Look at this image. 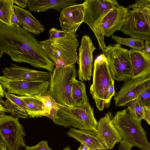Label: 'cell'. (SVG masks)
I'll use <instances>...</instances> for the list:
<instances>
[{
	"mask_svg": "<svg viewBox=\"0 0 150 150\" xmlns=\"http://www.w3.org/2000/svg\"><path fill=\"white\" fill-rule=\"evenodd\" d=\"M0 51L14 62L27 63L50 72L56 65L35 36L19 25H10L0 21Z\"/></svg>",
	"mask_w": 150,
	"mask_h": 150,
	"instance_id": "cell-1",
	"label": "cell"
},
{
	"mask_svg": "<svg viewBox=\"0 0 150 150\" xmlns=\"http://www.w3.org/2000/svg\"><path fill=\"white\" fill-rule=\"evenodd\" d=\"M114 83L106 57L101 54L94 61L93 81L90 89V93L99 110L109 107L115 92Z\"/></svg>",
	"mask_w": 150,
	"mask_h": 150,
	"instance_id": "cell-2",
	"label": "cell"
},
{
	"mask_svg": "<svg viewBox=\"0 0 150 150\" xmlns=\"http://www.w3.org/2000/svg\"><path fill=\"white\" fill-rule=\"evenodd\" d=\"M49 85L50 93L56 102L61 105L74 107L71 91L77 76L74 64L56 66L51 74Z\"/></svg>",
	"mask_w": 150,
	"mask_h": 150,
	"instance_id": "cell-3",
	"label": "cell"
},
{
	"mask_svg": "<svg viewBox=\"0 0 150 150\" xmlns=\"http://www.w3.org/2000/svg\"><path fill=\"white\" fill-rule=\"evenodd\" d=\"M58 104L59 108L56 117L52 120L54 124L65 127H72L80 129L97 131L98 122L88 102L73 108Z\"/></svg>",
	"mask_w": 150,
	"mask_h": 150,
	"instance_id": "cell-4",
	"label": "cell"
},
{
	"mask_svg": "<svg viewBox=\"0 0 150 150\" xmlns=\"http://www.w3.org/2000/svg\"><path fill=\"white\" fill-rule=\"evenodd\" d=\"M112 122L122 135L123 140L142 150H150V143L139 121L130 114L127 108L117 111Z\"/></svg>",
	"mask_w": 150,
	"mask_h": 150,
	"instance_id": "cell-5",
	"label": "cell"
},
{
	"mask_svg": "<svg viewBox=\"0 0 150 150\" xmlns=\"http://www.w3.org/2000/svg\"><path fill=\"white\" fill-rule=\"evenodd\" d=\"M75 34L70 33L58 39L40 41L45 52L56 66L74 64L77 62V49L79 42Z\"/></svg>",
	"mask_w": 150,
	"mask_h": 150,
	"instance_id": "cell-6",
	"label": "cell"
},
{
	"mask_svg": "<svg viewBox=\"0 0 150 150\" xmlns=\"http://www.w3.org/2000/svg\"><path fill=\"white\" fill-rule=\"evenodd\" d=\"M149 0H136L129 5V10L125 24L120 30L131 37L150 42V27L147 21L145 8Z\"/></svg>",
	"mask_w": 150,
	"mask_h": 150,
	"instance_id": "cell-7",
	"label": "cell"
},
{
	"mask_svg": "<svg viewBox=\"0 0 150 150\" xmlns=\"http://www.w3.org/2000/svg\"><path fill=\"white\" fill-rule=\"evenodd\" d=\"M105 55L114 80L124 82L133 79L132 66L127 49L117 43L106 46Z\"/></svg>",
	"mask_w": 150,
	"mask_h": 150,
	"instance_id": "cell-8",
	"label": "cell"
},
{
	"mask_svg": "<svg viewBox=\"0 0 150 150\" xmlns=\"http://www.w3.org/2000/svg\"><path fill=\"white\" fill-rule=\"evenodd\" d=\"M0 137L8 150H23L26 133L18 118L0 113Z\"/></svg>",
	"mask_w": 150,
	"mask_h": 150,
	"instance_id": "cell-9",
	"label": "cell"
},
{
	"mask_svg": "<svg viewBox=\"0 0 150 150\" xmlns=\"http://www.w3.org/2000/svg\"><path fill=\"white\" fill-rule=\"evenodd\" d=\"M50 82V80L45 81L14 80L4 75L0 77V84L5 91L20 96L42 94L47 91Z\"/></svg>",
	"mask_w": 150,
	"mask_h": 150,
	"instance_id": "cell-10",
	"label": "cell"
},
{
	"mask_svg": "<svg viewBox=\"0 0 150 150\" xmlns=\"http://www.w3.org/2000/svg\"><path fill=\"white\" fill-rule=\"evenodd\" d=\"M83 22L87 24L93 32L96 26L111 10L120 5L114 0H85Z\"/></svg>",
	"mask_w": 150,
	"mask_h": 150,
	"instance_id": "cell-11",
	"label": "cell"
},
{
	"mask_svg": "<svg viewBox=\"0 0 150 150\" xmlns=\"http://www.w3.org/2000/svg\"><path fill=\"white\" fill-rule=\"evenodd\" d=\"M150 86V74L139 78L133 79L124 82L119 91L114 95L116 106H124L137 98L145 90Z\"/></svg>",
	"mask_w": 150,
	"mask_h": 150,
	"instance_id": "cell-12",
	"label": "cell"
},
{
	"mask_svg": "<svg viewBox=\"0 0 150 150\" xmlns=\"http://www.w3.org/2000/svg\"><path fill=\"white\" fill-rule=\"evenodd\" d=\"M96 48L90 38L83 35L79 48L78 77L81 81H90L93 76V53Z\"/></svg>",
	"mask_w": 150,
	"mask_h": 150,
	"instance_id": "cell-13",
	"label": "cell"
},
{
	"mask_svg": "<svg viewBox=\"0 0 150 150\" xmlns=\"http://www.w3.org/2000/svg\"><path fill=\"white\" fill-rule=\"evenodd\" d=\"M129 13L127 7L120 6L111 10L96 26L93 33L102 26L104 36L108 37L116 31L120 30L126 22Z\"/></svg>",
	"mask_w": 150,
	"mask_h": 150,
	"instance_id": "cell-14",
	"label": "cell"
},
{
	"mask_svg": "<svg viewBox=\"0 0 150 150\" xmlns=\"http://www.w3.org/2000/svg\"><path fill=\"white\" fill-rule=\"evenodd\" d=\"M85 8L84 3L68 7L61 13L59 18L63 31L75 34L83 22Z\"/></svg>",
	"mask_w": 150,
	"mask_h": 150,
	"instance_id": "cell-15",
	"label": "cell"
},
{
	"mask_svg": "<svg viewBox=\"0 0 150 150\" xmlns=\"http://www.w3.org/2000/svg\"><path fill=\"white\" fill-rule=\"evenodd\" d=\"M2 72L6 78L14 80L45 81L50 79L48 72L33 70L13 63L4 68Z\"/></svg>",
	"mask_w": 150,
	"mask_h": 150,
	"instance_id": "cell-16",
	"label": "cell"
},
{
	"mask_svg": "<svg viewBox=\"0 0 150 150\" xmlns=\"http://www.w3.org/2000/svg\"><path fill=\"white\" fill-rule=\"evenodd\" d=\"M113 117L111 112L109 111L98 122L97 131L108 150L112 149L117 143L123 140L121 134L112 122Z\"/></svg>",
	"mask_w": 150,
	"mask_h": 150,
	"instance_id": "cell-17",
	"label": "cell"
},
{
	"mask_svg": "<svg viewBox=\"0 0 150 150\" xmlns=\"http://www.w3.org/2000/svg\"><path fill=\"white\" fill-rule=\"evenodd\" d=\"M67 134L86 146L89 150H108L97 131L71 128Z\"/></svg>",
	"mask_w": 150,
	"mask_h": 150,
	"instance_id": "cell-18",
	"label": "cell"
},
{
	"mask_svg": "<svg viewBox=\"0 0 150 150\" xmlns=\"http://www.w3.org/2000/svg\"><path fill=\"white\" fill-rule=\"evenodd\" d=\"M128 52L132 66L133 79L150 74V54L144 49L131 48Z\"/></svg>",
	"mask_w": 150,
	"mask_h": 150,
	"instance_id": "cell-19",
	"label": "cell"
},
{
	"mask_svg": "<svg viewBox=\"0 0 150 150\" xmlns=\"http://www.w3.org/2000/svg\"><path fill=\"white\" fill-rule=\"evenodd\" d=\"M80 0H28V6L31 11L45 12L50 9L60 13L65 8L79 4Z\"/></svg>",
	"mask_w": 150,
	"mask_h": 150,
	"instance_id": "cell-20",
	"label": "cell"
},
{
	"mask_svg": "<svg viewBox=\"0 0 150 150\" xmlns=\"http://www.w3.org/2000/svg\"><path fill=\"white\" fill-rule=\"evenodd\" d=\"M14 7L15 13L19 21V24L24 29L37 35L44 31L45 29L44 26L29 10L14 5Z\"/></svg>",
	"mask_w": 150,
	"mask_h": 150,
	"instance_id": "cell-21",
	"label": "cell"
},
{
	"mask_svg": "<svg viewBox=\"0 0 150 150\" xmlns=\"http://www.w3.org/2000/svg\"><path fill=\"white\" fill-rule=\"evenodd\" d=\"M42 95L31 96L27 95L19 96L25 103L26 107V112L31 118L45 116L43 104L41 99Z\"/></svg>",
	"mask_w": 150,
	"mask_h": 150,
	"instance_id": "cell-22",
	"label": "cell"
},
{
	"mask_svg": "<svg viewBox=\"0 0 150 150\" xmlns=\"http://www.w3.org/2000/svg\"><path fill=\"white\" fill-rule=\"evenodd\" d=\"M71 95L74 107L81 105L88 102L85 84L76 79L73 83Z\"/></svg>",
	"mask_w": 150,
	"mask_h": 150,
	"instance_id": "cell-23",
	"label": "cell"
},
{
	"mask_svg": "<svg viewBox=\"0 0 150 150\" xmlns=\"http://www.w3.org/2000/svg\"><path fill=\"white\" fill-rule=\"evenodd\" d=\"M43 104L45 116L53 120L56 117L59 108V105L51 96L49 91H47L41 95Z\"/></svg>",
	"mask_w": 150,
	"mask_h": 150,
	"instance_id": "cell-24",
	"label": "cell"
},
{
	"mask_svg": "<svg viewBox=\"0 0 150 150\" xmlns=\"http://www.w3.org/2000/svg\"><path fill=\"white\" fill-rule=\"evenodd\" d=\"M5 112L10 113L11 115L18 118H26L28 117L26 111L16 104L7 99L4 101L0 98V113Z\"/></svg>",
	"mask_w": 150,
	"mask_h": 150,
	"instance_id": "cell-25",
	"label": "cell"
},
{
	"mask_svg": "<svg viewBox=\"0 0 150 150\" xmlns=\"http://www.w3.org/2000/svg\"><path fill=\"white\" fill-rule=\"evenodd\" d=\"M13 0H0V21L12 25L11 19L14 11Z\"/></svg>",
	"mask_w": 150,
	"mask_h": 150,
	"instance_id": "cell-26",
	"label": "cell"
},
{
	"mask_svg": "<svg viewBox=\"0 0 150 150\" xmlns=\"http://www.w3.org/2000/svg\"><path fill=\"white\" fill-rule=\"evenodd\" d=\"M111 38L117 44L125 45L134 49L142 50L145 47L144 40L142 39L132 37L123 38L113 35L111 36Z\"/></svg>",
	"mask_w": 150,
	"mask_h": 150,
	"instance_id": "cell-27",
	"label": "cell"
},
{
	"mask_svg": "<svg viewBox=\"0 0 150 150\" xmlns=\"http://www.w3.org/2000/svg\"><path fill=\"white\" fill-rule=\"evenodd\" d=\"M130 114L134 118L141 121L144 117V107L137 98L128 103L126 105Z\"/></svg>",
	"mask_w": 150,
	"mask_h": 150,
	"instance_id": "cell-28",
	"label": "cell"
},
{
	"mask_svg": "<svg viewBox=\"0 0 150 150\" xmlns=\"http://www.w3.org/2000/svg\"><path fill=\"white\" fill-rule=\"evenodd\" d=\"M25 150H53L51 149L48 146V142L46 140L42 141L36 145L32 146H26ZM62 150H71L69 146L65 147Z\"/></svg>",
	"mask_w": 150,
	"mask_h": 150,
	"instance_id": "cell-29",
	"label": "cell"
},
{
	"mask_svg": "<svg viewBox=\"0 0 150 150\" xmlns=\"http://www.w3.org/2000/svg\"><path fill=\"white\" fill-rule=\"evenodd\" d=\"M5 96L11 102L16 104L24 111H26V107L24 101L19 96H17L13 94L6 92L4 93Z\"/></svg>",
	"mask_w": 150,
	"mask_h": 150,
	"instance_id": "cell-30",
	"label": "cell"
},
{
	"mask_svg": "<svg viewBox=\"0 0 150 150\" xmlns=\"http://www.w3.org/2000/svg\"><path fill=\"white\" fill-rule=\"evenodd\" d=\"M137 99L144 107L150 106V86L143 91Z\"/></svg>",
	"mask_w": 150,
	"mask_h": 150,
	"instance_id": "cell-31",
	"label": "cell"
},
{
	"mask_svg": "<svg viewBox=\"0 0 150 150\" xmlns=\"http://www.w3.org/2000/svg\"><path fill=\"white\" fill-rule=\"evenodd\" d=\"M50 35L48 39L50 40L58 39L66 37L69 34V33L61 30L54 28H52L50 30Z\"/></svg>",
	"mask_w": 150,
	"mask_h": 150,
	"instance_id": "cell-32",
	"label": "cell"
},
{
	"mask_svg": "<svg viewBox=\"0 0 150 150\" xmlns=\"http://www.w3.org/2000/svg\"><path fill=\"white\" fill-rule=\"evenodd\" d=\"M133 146L123 140L120 142L118 150H131Z\"/></svg>",
	"mask_w": 150,
	"mask_h": 150,
	"instance_id": "cell-33",
	"label": "cell"
},
{
	"mask_svg": "<svg viewBox=\"0 0 150 150\" xmlns=\"http://www.w3.org/2000/svg\"><path fill=\"white\" fill-rule=\"evenodd\" d=\"M144 119L150 125V106L144 107Z\"/></svg>",
	"mask_w": 150,
	"mask_h": 150,
	"instance_id": "cell-34",
	"label": "cell"
},
{
	"mask_svg": "<svg viewBox=\"0 0 150 150\" xmlns=\"http://www.w3.org/2000/svg\"><path fill=\"white\" fill-rule=\"evenodd\" d=\"M15 3L22 8H25L28 5V0H13Z\"/></svg>",
	"mask_w": 150,
	"mask_h": 150,
	"instance_id": "cell-35",
	"label": "cell"
},
{
	"mask_svg": "<svg viewBox=\"0 0 150 150\" xmlns=\"http://www.w3.org/2000/svg\"><path fill=\"white\" fill-rule=\"evenodd\" d=\"M11 23L12 25H19V21L14 11L13 13L11 16Z\"/></svg>",
	"mask_w": 150,
	"mask_h": 150,
	"instance_id": "cell-36",
	"label": "cell"
},
{
	"mask_svg": "<svg viewBox=\"0 0 150 150\" xmlns=\"http://www.w3.org/2000/svg\"><path fill=\"white\" fill-rule=\"evenodd\" d=\"M0 150H8L5 146L3 140L1 137L0 139Z\"/></svg>",
	"mask_w": 150,
	"mask_h": 150,
	"instance_id": "cell-37",
	"label": "cell"
},
{
	"mask_svg": "<svg viewBox=\"0 0 150 150\" xmlns=\"http://www.w3.org/2000/svg\"><path fill=\"white\" fill-rule=\"evenodd\" d=\"M145 45L144 49L150 54V42L145 41Z\"/></svg>",
	"mask_w": 150,
	"mask_h": 150,
	"instance_id": "cell-38",
	"label": "cell"
},
{
	"mask_svg": "<svg viewBox=\"0 0 150 150\" xmlns=\"http://www.w3.org/2000/svg\"><path fill=\"white\" fill-rule=\"evenodd\" d=\"M0 98H3L5 96L4 95V92L5 91L4 89L1 84H0Z\"/></svg>",
	"mask_w": 150,
	"mask_h": 150,
	"instance_id": "cell-39",
	"label": "cell"
},
{
	"mask_svg": "<svg viewBox=\"0 0 150 150\" xmlns=\"http://www.w3.org/2000/svg\"><path fill=\"white\" fill-rule=\"evenodd\" d=\"M146 11L148 13L150 14V0L148 5L145 8Z\"/></svg>",
	"mask_w": 150,
	"mask_h": 150,
	"instance_id": "cell-40",
	"label": "cell"
},
{
	"mask_svg": "<svg viewBox=\"0 0 150 150\" xmlns=\"http://www.w3.org/2000/svg\"><path fill=\"white\" fill-rule=\"evenodd\" d=\"M145 11H146V13L147 14V21L148 23L149 24V26L150 27V14L147 13L145 9Z\"/></svg>",
	"mask_w": 150,
	"mask_h": 150,
	"instance_id": "cell-41",
	"label": "cell"
},
{
	"mask_svg": "<svg viewBox=\"0 0 150 150\" xmlns=\"http://www.w3.org/2000/svg\"><path fill=\"white\" fill-rule=\"evenodd\" d=\"M0 51V57H1L2 56V54L4 53L1 51Z\"/></svg>",
	"mask_w": 150,
	"mask_h": 150,
	"instance_id": "cell-42",
	"label": "cell"
},
{
	"mask_svg": "<svg viewBox=\"0 0 150 150\" xmlns=\"http://www.w3.org/2000/svg\"><path fill=\"white\" fill-rule=\"evenodd\" d=\"M77 150H79V149H77Z\"/></svg>",
	"mask_w": 150,
	"mask_h": 150,
	"instance_id": "cell-43",
	"label": "cell"
}]
</instances>
